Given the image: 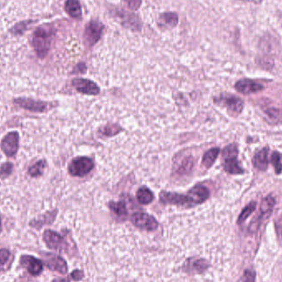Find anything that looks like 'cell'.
<instances>
[{
    "instance_id": "6da1fadb",
    "label": "cell",
    "mask_w": 282,
    "mask_h": 282,
    "mask_svg": "<svg viewBox=\"0 0 282 282\" xmlns=\"http://www.w3.org/2000/svg\"><path fill=\"white\" fill-rule=\"evenodd\" d=\"M13 103L19 108L34 114H43L51 111L58 106L57 102L36 99L31 97H17L13 99Z\"/></svg>"
},
{
    "instance_id": "7a4b0ae2",
    "label": "cell",
    "mask_w": 282,
    "mask_h": 282,
    "mask_svg": "<svg viewBox=\"0 0 282 282\" xmlns=\"http://www.w3.org/2000/svg\"><path fill=\"white\" fill-rule=\"evenodd\" d=\"M52 41V32L44 27H37L33 34L32 45L36 55L44 59L50 50Z\"/></svg>"
},
{
    "instance_id": "3957f363",
    "label": "cell",
    "mask_w": 282,
    "mask_h": 282,
    "mask_svg": "<svg viewBox=\"0 0 282 282\" xmlns=\"http://www.w3.org/2000/svg\"><path fill=\"white\" fill-rule=\"evenodd\" d=\"M239 149L236 144H231L226 146L222 153V159H223V167L224 171L228 174L239 175L243 174L244 170L242 168L239 159Z\"/></svg>"
},
{
    "instance_id": "277c9868",
    "label": "cell",
    "mask_w": 282,
    "mask_h": 282,
    "mask_svg": "<svg viewBox=\"0 0 282 282\" xmlns=\"http://www.w3.org/2000/svg\"><path fill=\"white\" fill-rule=\"evenodd\" d=\"M20 147V134L18 131H11L5 134L0 140V149L7 158L16 157Z\"/></svg>"
},
{
    "instance_id": "5b68a950",
    "label": "cell",
    "mask_w": 282,
    "mask_h": 282,
    "mask_svg": "<svg viewBox=\"0 0 282 282\" xmlns=\"http://www.w3.org/2000/svg\"><path fill=\"white\" fill-rule=\"evenodd\" d=\"M93 167L94 162L92 159L84 156H79L70 161L68 165V172L71 176L81 178L89 174Z\"/></svg>"
},
{
    "instance_id": "8992f818",
    "label": "cell",
    "mask_w": 282,
    "mask_h": 282,
    "mask_svg": "<svg viewBox=\"0 0 282 282\" xmlns=\"http://www.w3.org/2000/svg\"><path fill=\"white\" fill-rule=\"evenodd\" d=\"M104 30V25L97 20H92L84 28V41L88 47H92L99 41Z\"/></svg>"
},
{
    "instance_id": "52a82bcc",
    "label": "cell",
    "mask_w": 282,
    "mask_h": 282,
    "mask_svg": "<svg viewBox=\"0 0 282 282\" xmlns=\"http://www.w3.org/2000/svg\"><path fill=\"white\" fill-rule=\"evenodd\" d=\"M42 240L48 248L52 250L66 252L68 249V243L59 233L51 230H45L43 232Z\"/></svg>"
},
{
    "instance_id": "ba28073f",
    "label": "cell",
    "mask_w": 282,
    "mask_h": 282,
    "mask_svg": "<svg viewBox=\"0 0 282 282\" xmlns=\"http://www.w3.org/2000/svg\"><path fill=\"white\" fill-rule=\"evenodd\" d=\"M214 102L226 107L231 114L239 115L244 110V103L240 97L233 94H221L214 98Z\"/></svg>"
},
{
    "instance_id": "9c48e42d",
    "label": "cell",
    "mask_w": 282,
    "mask_h": 282,
    "mask_svg": "<svg viewBox=\"0 0 282 282\" xmlns=\"http://www.w3.org/2000/svg\"><path fill=\"white\" fill-rule=\"evenodd\" d=\"M19 265L22 268L27 270V272L32 276H38L41 275L44 268V264L41 260L28 254L21 256Z\"/></svg>"
},
{
    "instance_id": "30bf717a",
    "label": "cell",
    "mask_w": 282,
    "mask_h": 282,
    "mask_svg": "<svg viewBox=\"0 0 282 282\" xmlns=\"http://www.w3.org/2000/svg\"><path fill=\"white\" fill-rule=\"evenodd\" d=\"M42 262L50 271H57L62 275H65L68 271L67 262L63 257L60 256L54 255L51 253H44Z\"/></svg>"
},
{
    "instance_id": "8fae6325",
    "label": "cell",
    "mask_w": 282,
    "mask_h": 282,
    "mask_svg": "<svg viewBox=\"0 0 282 282\" xmlns=\"http://www.w3.org/2000/svg\"><path fill=\"white\" fill-rule=\"evenodd\" d=\"M131 221L138 228L148 231H155L158 226L155 218L146 213H135L131 216Z\"/></svg>"
},
{
    "instance_id": "7c38bea8",
    "label": "cell",
    "mask_w": 282,
    "mask_h": 282,
    "mask_svg": "<svg viewBox=\"0 0 282 282\" xmlns=\"http://www.w3.org/2000/svg\"><path fill=\"white\" fill-rule=\"evenodd\" d=\"M73 87L83 94L97 95L100 93V88L94 82L83 78H76L71 81Z\"/></svg>"
},
{
    "instance_id": "4fadbf2b",
    "label": "cell",
    "mask_w": 282,
    "mask_h": 282,
    "mask_svg": "<svg viewBox=\"0 0 282 282\" xmlns=\"http://www.w3.org/2000/svg\"><path fill=\"white\" fill-rule=\"evenodd\" d=\"M159 198L162 203L167 204V205H175L179 206H188L191 207L188 196L183 194H179L176 192H161L159 194Z\"/></svg>"
},
{
    "instance_id": "5bb4252c",
    "label": "cell",
    "mask_w": 282,
    "mask_h": 282,
    "mask_svg": "<svg viewBox=\"0 0 282 282\" xmlns=\"http://www.w3.org/2000/svg\"><path fill=\"white\" fill-rule=\"evenodd\" d=\"M57 213H58V210L57 209L45 211V213H43L38 217L31 219L29 222V226L31 228L34 229L36 231H40L44 226L50 225V224L53 223L54 219L57 218Z\"/></svg>"
},
{
    "instance_id": "9a60e30c",
    "label": "cell",
    "mask_w": 282,
    "mask_h": 282,
    "mask_svg": "<svg viewBox=\"0 0 282 282\" xmlns=\"http://www.w3.org/2000/svg\"><path fill=\"white\" fill-rule=\"evenodd\" d=\"M187 196H188L191 206H193V205H199V204L205 202L210 197V192L204 186L196 185L190 190Z\"/></svg>"
},
{
    "instance_id": "2e32d148",
    "label": "cell",
    "mask_w": 282,
    "mask_h": 282,
    "mask_svg": "<svg viewBox=\"0 0 282 282\" xmlns=\"http://www.w3.org/2000/svg\"><path fill=\"white\" fill-rule=\"evenodd\" d=\"M235 88L239 93L242 94H251L260 92L263 89V86L257 83V82L252 80V79H244L239 80L235 84Z\"/></svg>"
},
{
    "instance_id": "e0dca14e",
    "label": "cell",
    "mask_w": 282,
    "mask_h": 282,
    "mask_svg": "<svg viewBox=\"0 0 282 282\" xmlns=\"http://www.w3.org/2000/svg\"><path fill=\"white\" fill-rule=\"evenodd\" d=\"M209 263L206 260L203 258H190L183 266V269L186 272L188 273H203L204 271L207 270Z\"/></svg>"
},
{
    "instance_id": "ac0fdd59",
    "label": "cell",
    "mask_w": 282,
    "mask_h": 282,
    "mask_svg": "<svg viewBox=\"0 0 282 282\" xmlns=\"http://www.w3.org/2000/svg\"><path fill=\"white\" fill-rule=\"evenodd\" d=\"M48 166L47 160L45 158H40L34 163L30 165L27 168V174L31 179H36L41 178L45 174V170Z\"/></svg>"
},
{
    "instance_id": "d6986e66",
    "label": "cell",
    "mask_w": 282,
    "mask_h": 282,
    "mask_svg": "<svg viewBox=\"0 0 282 282\" xmlns=\"http://www.w3.org/2000/svg\"><path fill=\"white\" fill-rule=\"evenodd\" d=\"M268 148H263L257 151L253 158V164L259 171H266L268 167Z\"/></svg>"
},
{
    "instance_id": "ffe728a7",
    "label": "cell",
    "mask_w": 282,
    "mask_h": 282,
    "mask_svg": "<svg viewBox=\"0 0 282 282\" xmlns=\"http://www.w3.org/2000/svg\"><path fill=\"white\" fill-rule=\"evenodd\" d=\"M179 23V16L176 13L168 12L161 14L158 18V24L162 29H171Z\"/></svg>"
},
{
    "instance_id": "44dd1931",
    "label": "cell",
    "mask_w": 282,
    "mask_h": 282,
    "mask_svg": "<svg viewBox=\"0 0 282 282\" xmlns=\"http://www.w3.org/2000/svg\"><path fill=\"white\" fill-rule=\"evenodd\" d=\"M14 260V256L11 251L7 248L0 249V275L10 270Z\"/></svg>"
},
{
    "instance_id": "7402d4cb",
    "label": "cell",
    "mask_w": 282,
    "mask_h": 282,
    "mask_svg": "<svg viewBox=\"0 0 282 282\" xmlns=\"http://www.w3.org/2000/svg\"><path fill=\"white\" fill-rule=\"evenodd\" d=\"M125 16L122 15V13H118L119 18L122 20V24L127 28L133 30V31H140L141 28V23L140 21L136 15L134 14H127V12H124Z\"/></svg>"
},
{
    "instance_id": "603a6c76",
    "label": "cell",
    "mask_w": 282,
    "mask_h": 282,
    "mask_svg": "<svg viewBox=\"0 0 282 282\" xmlns=\"http://www.w3.org/2000/svg\"><path fill=\"white\" fill-rule=\"evenodd\" d=\"M275 204V199L271 197V196L265 197L262 200L261 205H260L259 216L263 219L268 218L271 215L272 210H273Z\"/></svg>"
},
{
    "instance_id": "cb8c5ba5",
    "label": "cell",
    "mask_w": 282,
    "mask_h": 282,
    "mask_svg": "<svg viewBox=\"0 0 282 282\" xmlns=\"http://www.w3.org/2000/svg\"><path fill=\"white\" fill-rule=\"evenodd\" d=\"M65 9L71 18L81 19L82 9L79 0H67L65 5Z\"/></svg>"
},
{
    "instance_id": "d4e9b609",
    "label": "cell",
    "mask_w": 282,
    "mask_h": 282,
    "mask_svg": "<svg viewBox=\"0 0 282 282\" xmlns=\"http://www.w3.org/2000/svg\"><path fill=\"white\" fill-rule=\"evenodd\" d=\"M136 197H137L138 201L142 205L150 204L154 199L153 192L146 187H142L138 190Z\"/></svg>"
},
{
    "instance_id": "484cf974",
    "label": "cell",
    "mask_w": 282,
    "mask_h": 282,
    "mask_svg": "<svg viewBox=\"0 0 282 282\" xmlns=\"http://www.w3.org/2000/svg\"><path fill=\"white\" fill-rule=\"evenodd\" d=\"M219 151L220 150L219 148H213V149H209L207 152H205V154H204L203 158H202V165L205 166L206 168H210L214 164L216 158H218Z\"/></svg>"
},
{
    "instance_id": "4316f807",
    "label": "cell",
    "mask_w": 282,
    "mask_h": 282,
    "mask_svg": "<svg viewBox=\"0 0 282 282\" xmlns=\"http://www.w3.org/2000/svg\"><path fill=\"white\" fill-rule=\"evenodd\" d=\"M109 208L118 216L125 217L127 215V205H126L124 201H118V202L110 201L109 202Z\"/></svg>"
},
{
    "instance_id": "83f0119b",
    "label": "cell",
    "mask_w": 282,
    "mask_h": 282,
    "mask_svg": "<svg viewBox=\"0 0 282 282\" xmlns=\"http://www.w3.org/2000/svg\"><path fill=\"white\" fill-rule=\"evenodd\" d=\"M14 172V163L6 161L0 165V180L5 181L9 179Z\"/></svg>"
},
{
    "instance_id": "f1b7e54d",
    "label": "cell",
    "mask_w": 282,
    "mask_h": 282,
    "mask_svg": "<svg viewBox=\"0 0 282 282\" xmlns=\"http://www.w3.org/2000/svg\"><path fill=\"white\" fill-rule=\"evenodd\" d=\"M256 207H257V202L256 201H253V202L248 204L246 207L242 210L241 214L238 218V224H242L244 222H245L248 217L250 216L251 214L255 211Z\"/></svg>"
},
{
    "instance_id": "f546056e",
    "label": "cell",
    "mask_w": 282,
    "mask_h": 282,
    "mask_svg": "<svg viewBox=\"0 0 282 282\" xmlns=\"http://www.w3.org/2000/svg\"><path fill=\"white\" fill-rule=\"evenodd\" d=\"M282 155L277 151H274L271 156V164L273 165L275 174H280L282 173Z\"/></svg>"
},
{
    "instance_id": "4dcf8cb0",
    "label": "cell",
    "mask_w": 282,
    "mask_h": 282,
    "mask_svg": "<svg viewBox=\"0 0 282 282\" xmlns=\"http://www.w3.org/2000/svg\"><path fill=\"white\" fill-rule=\"evenodd\" d=\"M121 131H122L121 127H118L117 125H109L102 129V134L104 136H115L121 132Z\"/></svg>"
},
{
    "instance_id": "1f68e13d",
    "label": "cell",
    "mask_w": 282,
    "mask_h": 282,
    "mask_svg": "<svg viewBox=\"0 0 282 282\" xmlns=\"http://www.w3.org/2000/svg\"><path fill=\"white\" fill-rule=\"evenodd\" d=\"M239 282H256V271L246 269Z\"/></svg>"
},
{
    "instance_id": "d6a6232c",
    "label": "cell",
    "mask_w": 282,
    "mask_h": 282,
    "mask_svg": "<svg viewBox=\"0 0 282 282\" xmlns=\"http://www.w3.org/2000/svg\"><path fill=\"white\" fill-rule=\"evenodd\" d=\"M124 2L128 9L136 11V10L140 9V6H141L142 0H124Z\"/></svg>"
},
{
    "instance_id": "836d02e7",
    "label": "cell",
    "mask_w": 282,
    "mask_h": 282,
    "mask_svg": "<svg viewBox=\"0 0 282 282\" xmlns=\"http://www.w3.org/2000/svg\"><path fill=\"white\" fill-rule=\"evenodd\" d=\"M70 278L75 281L81 280L84 278V272L80 270H75L72 273L70 274Z\"/></svg>"
},
{
    "instance_id": "e575fe53",
    "label": "cell",
    "mask_w": 282,
    "mask_h": 282,
    "mask_svg": "<svg viewBox=\"0 0 282 282\" xmlns=\"http://www.w3.org/2000/svg\"><path fill=\"white\" fill-rule=\"evenodd\" d=\"M51 282H70V279L67 278H55L54 280H52Z\"/></svg>"
},
{
    "instance_id": "d590c367",
    "label": "cell",
    "mask_w": 282,
    "mask_h": 282,
    "mask_svg": "<svg viewBox=\"0 0 282 282\" xmlns=\"http://www.w3.org/2000/svg\"><path fill=\"white\" fill-rule=\"evenodd\" d=\"M3 231V219L2 217L0 215V234L2 233Z\"/></svg>"
},
{
    "instance_id": "8d00e7d4",
    "label": "cell",
    "mask_w": 282,
    "mask_h": 282,
    "mask_svg": "<svg viewBox=\"0 0 282 282\" xmlns=\"http://www.w3.org/2000/svg\"><path fill=\"white\" fill-rule=\"evenodd\" d=\"M244 1H248V2L259 3L261 2L262 0H244Z\"/></svg>"
},
{
    "instance_id": "74e56055",
    "label": "cell",
    "mask_w": 282,
    "mask_h": 282,
    "mask_svg": "<svg viewBox=\"0 0 282 282\" xmlns=\"http://www.w3.org/2000/svg\"><path fill=\"white\" fill-rule=\"evenodd\" d=\"M16 282H27V280H22V279H20V280H18V281Z\"/></svg>"
},
{
    "instance_id": "f35d334b",
    "label": "cell",
    "mask_w": 282,
    "mask_h": 282,
    "mask_svg": "<svg viewBox=\"0 0 282 282\" xmlns=\"http://www.w3.org/2000/svg\"><path fill=\"white\" fill-rule=\"evenodd\" d=\"M2 158H3L2 154H1V153H0V160H1V159H2Z\"/></svg>"
}]
</instances>
